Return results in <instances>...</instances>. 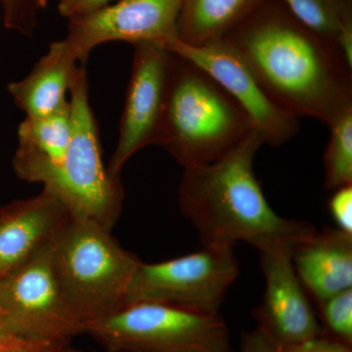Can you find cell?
I'll return each mask as SVG.
<instances>
[{
  "label": "cell",
  "instance_id": "9",
  "mask_svg": "<svg viewBox=\"0 0 352 352\" xmlns=\"http://www.w3.org/2000/svg\"><path fill=\"white\" fill-rule=\"evenodd\" d=\"M182 0H119L69 19L63 39L82 64L91 51L111 41L168 45L178 38Z\"/></svg>",
  "mask_w": 352,
  "mask_h": 352
},
{
  "label": "cell",
  "instance_id": "5",
  "mask_svg": "<svg viewBox=\"0 0 352 352\" xmlns=\"http://www.w3.org/2000/svg\"><path fill=\"white\" fill-rule=\"evenodd\" d=\"M73 133L66 156L43 186L63 203L69 217L90 220L112 231L122 214L124 189L102 161L98 124L89 100L85 64L78 66L69 87Z\"/></svg>",
  "mask_w": 352,
  "mask_h": 352
},
{
  "label": "cell",
  "instance_id": "21",
  "mask_svg": "<svg viewBox=\"0 0 352 352\" xmlns=\"http://www.w3.org/2000/svg\"><path fill=\"white\" fill-rule=\"evenodd\" d=\"M0 4L7 29L31 36L39 11L34 0H0Z\"/></svg>",
  "mask_w": 352,
  "mask_h": 352
},
{
  "label": "cell",
  "instance_id": "14",
  "mask_svg": "<svg viewBox=\"0 0 352 352\" xmlns=\"http://www.w3.org/2000/svg\"><path fill=\"white\" fill-rule=\"evenodd\" d=\"M292 261L308 295L319 303L352 288V235L325 227L292 249Z\"/></svg>",
  "mask_w": 352,
  "mask_h": 352
},
{
  "label": "cell",
  "instance_id": "2",
  "mask_svg": "<svg viewBox=\"0 0 352 352\" xmlns=\"http://www.w3.org/2000/svg\"><path fill=\"white\" fill-rule=\"evenodd\" d=\"M263 144V136L252 131L217 161L184 168L178 204L201 245L234 248L244 242L261 252L276 245L293 248L316 230L310 222L282 217L266 200L254 170Z\"/></svg>",
  "mask_w": 352,
  "mask_h": 352
},
{
  "label": "cell",
  "instance_id": "3",
  "mask_svg": "<svg viewBox=\"0 0 352 352\" xmlns=\"http://www.w3.org/2000/svg\"><path fill=\"white\" fill-rule=\"evenodd\" d=\"M252 131L249 116L223 87L173 52L154 144L187 168L217 161Z\"/></svg>",
  "mask_w": 352,
  "mask_h": 352
},
{
  "label": "cell",
  "instance_id": "11",
  "mask_svg": "<svg viewBox=\"0 0 352 352\" xmlns=\"http://www.w3.org/2000/svg\"><path fill=\"white\" fill-rule=\"evenodd\" d=\"M292 249L276 245L259 252L265 292L252 316L256 330L279 351L322 333L318 315L294 267Z\"/></svg>",
  "mask_w": 352,
  "mask_h": 352
},
{
  "label": "cell",
  "instance_id": "20",
  "mask_svg": "<svg viewBox=\"0 0 352 352\" xmlns=\"http://www.w3.org/2000/svg\"><path fill=\"white\" fill-rule=\"evenodd\" d=\"M316 305L322 333L352 346V288Z\"/></svg>",
  "mask_w": 352,
  "mask_h": 352
},
{
  "label": "cell",
  "instance_id": "18",
  "mask_svg": "<svg viewBox=\"0 0 352 352\" xmlns=\"http://www.w3.org/2000/svg\"><path fill=\"white\" fill-rule=\"evenodd\" d=\"M308 29L332 44L352 65V0H281Z\"/></svg>",
  "mask_w": 352,
  "mask_h": 352
},
{
  "label": "cell",
  "instance_id": "19",
  "mask_svg": "<svg viewBox=\"0 0 352 352\" xmlns=\"http://www.w3.org/2000/svg\"><path fill=\"white\" fill-rule=\"evenodd\" d=\"M330 139L324 155L326 190L352 184V106L329 124Z\"/></svg>",
  "mask_w": 352,
  "mask_h": 352
},
{
  "label": "cell",
  "instance_id": "8",
  "mask_svg": "<svg viewBox=\"0 0 352 352\" xmlns=\"http://www.w3.org/2000/svg\"><path fill=\"white\" fill-rule=\"evenodd\" d=\"M50 241L27 263L0 278V329L9 337L71 342L83 333L53 275Z\"/></svg>",
  "mask_w": 352,
  "mask_h": 352
},
{
  "label": "cell",
  "instance_id": "13",
  "mask_svg": "<svg viewBox=\"0 0 352 352\" xmlns=\"http://www.w3.org/2000/svg\"><path fill=\"white\" fill-rule=\"evenodd\" d=\"M69 217L63 203L45 188L0 207V278L27 263Z\"/></svg>",
  "mask_w": 352,
  "mask_h": 352
},
{
  "label": "cell",
  "instance_id": "1",
  "mask_svg": "<svg viewBox=\"0 0 352 352\" xmlns=\"http://www.w3.org/2000/svg\"><path fill=\"white\" fill-rule=\"evenodd\" d=\"M224 39L268 96L295 117L329 126L352 106V65L281 0H261Z\"/></svg>",
  "mask_w": 352,
  "mask_h": 352
},
{
  "label": "cell",
  "instance_id": "16",
  "mask_svg": "<svg viewBox=\"0 0 352 352\" xmlns=\"http://www.w3.org/2000/svg\"><path fill=\"white\" fill-rule=\"evenodd\" d=\"M78 63L63 39L55 41L25 78L9 83V94L25 117L54 112L68 102Z\"/></svg>",
  "mask_w": 352,
  "mask_h": 352
},
{
  "label": "cell",
  "instance_id": "10",
  "mask_svg": "<svg viewBox=\"0 0 352 352\" xmlns=\"http://www.w3.org/2000/svg\"><path fill=\"white\" fill-rule=\"evenodd\" d=\"M166 47L200 67L223 87L249 116L264 143L280 146L298 133V118L278 106L268 96L226 39L192 46L176 38Z\"/></svg>",
  "mask_w": 352,
  "mask_h": 352
},
{
  "label": "cell",
  "instance_id": "12",
  "mask_svg": "<svg viewBox=\"0 0 352 352\" xmlns=\"http://www.w3.org/2000/svg\"><path fill=\"white\" fill-rule=\"evenodd\" d=\"M133 46L119 138L107 166L109 173L118 177L134 154L154 144L173 57V52L162 43H140Z\"/></svg>",
  "mask_w": 352,
  "mask_h": 352
},
{
  "label": "cell",
  "instance_id": "22",
  "mask_svg": "<svg viewBox=\"0 0 352 352\" xmlns=\"http://www.w3.org/2000/svg\"><path fill=\"white\" fill-rule=\"evenodd\" d=\"M328 208L336 228L352 235V184L333 190Z\"/></svg>",
  "mask_w": 352,
  "mask_h": 352
},
{
  "label": "cell",
  "instance_id": "6",
  "mask_svg": "<svg viewBox=\"0 0 352 352\" xmlns=\"http://www.w3.org/2000/svg\"><path fill=\"white\" fill-rule=\"evenodd\" d=\"M85 333L109 352H234L219 314L134 302L88 324Z\"/></svg>",
  "mask_w": 352,
  "mask_h": 352
},
{
  "label": "cell",
  "instance_id": "7",
  "mask_svg": "<svg viewBox=\"0 0 352 352\" xmlns=\"http://www.w3.org/2000/svg\"><path fill=\"white\" fill-rule=\"evenodd\" d=\"M239 272L233 247L227 245H203L199 251L162 263L141 261L127 287L124 305L160 302L219 314Z\"/></svg>",
  "mask_w": 352,
  "mask_h": 352
},
{
  "label": "cell",
  "instance_id": "17",
  "mask_svg": "<svg viewBox=\"0 0 352 352\" xmlns=\"http://www.w3.org/2000/svg\"><path fill=\"white\" fill-rule=\"evenodd\" d=\"M261 0H182L178 39L201 46L226 38Z\"/></svg>",
  "mask_w": 352,
  "mask_h": 352
},
{
  "label": "cell",
  "instance_id": "24",
  "mask_svg": "<svg viewBox=\"0 0 352 352\" xmlns=\"http://www.w3.org/2000/svg\"><path fill=\"white\" fill-rule=\"evenodd\" d=\"M279 352H352V346L321 333L318 337Z\"/></svg>",
  "mask_w": 352,
  "mask_h": 352
},
{
  "label": "cell",
  "instance_id": "26",
  "mask_svg": "<svg viewBox=\"0 0 352 352\" xmlns=\"http://www.w3.org/2000/svg\"><path fill=\"white\" fill-rule=\"evenodd\" d=\"M34 2L38 7V10H41V9L45 8L47 6L48 0H34Z\"/></svg>",
  "mask_w": 352,
  "mask_h": 352
},
{
  "label": "cell",
  "instance_id": "4",
  "mask_svg": "<svg viewBox=\"0 0 352 352\" xmlns=\"http://www.w3.org/2000/svg\"><path fill=\"white\" fill-rule=\"evenodd\" d=\"M50 261L62 298L83 333L88 324L124 307L127 287L141 263L111 230L73 217L51 239Z\"/></svg>",
  "mask_w": 352,
  "mask_h": 352
},
{
  "label": "cell",
  "instance_id": "23",
  "mask_svg": "<svg viewBox=\"0 0 352 352\" xmlns=\"http://www.w3.org/2000/svg\"><path fill=\"white\" fill-rule=\"evenodd\" d=\"M0 352H78L71 342H32L20 339L0 340Z\"/></svg>",
  "mask_w": 352,
  "mask_h": 352
},
{
  "label": "cell",
  "instance_id": "15",
  "mask_svg": "<svg viewBox=\"0 0 352 352\" xmlns=\"http://www.w3.org/2000/svg\"><path fill=\"white\" fill-rule=\"evenodd\" d=\"M73 133L71 105L48 115L25 117L17 131L18 146L13 170L27 182L50 183L63 163Z\"/></svg>",
  "mask_w": 352,
  "mask_h": 352
},
{
  "label": "cell",
  "instance_id": "27",
  "mask_svg": "<svg viewBox=\"0 0 352 352\" xmlns=\"http://www.w3.org/2000/svg\"><path fill=\"white\" fill-rule=\"evenodd\" d=\"M78 352H83V351H78Z\"/></svg>",
  "mask_w": 352,
  "mask_h": 352
},
{
  "label": "cell",
  "instance_id": "25",
  "mask_svg": "<svg viewBox=\"0 0 352 352\" xmlns=\"http://www.w3.org/2000/svg\"><path fill=\"white\" fill-rule=\"evenodd\" d=\"M117 1L119 0H58V10L63 17L71 19Z\"/></svg>",
  "mask_w": 352,
  "mask_h": 352
}]
</instances>
